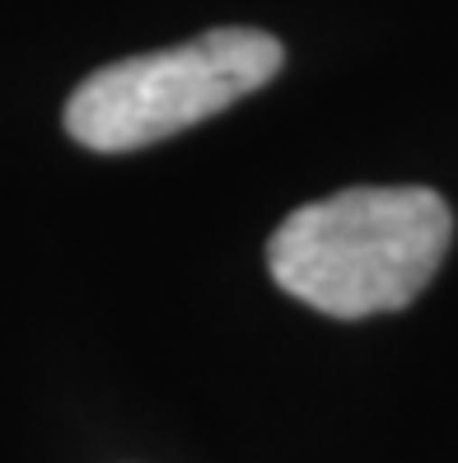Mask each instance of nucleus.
Instances as JSON below:
<instances>
[{"mask_svg":"<svg viewBox=\"0 0 458 463\" xmlns=\"http://www.w3.org/2000/svg\"><path fill=\"white\" fill-rule=\"evenodd\" d=\"M281 61L285 52L272 33L210 29L192 43L94 71L66 103V131L85 150H141L248 99L281 71Z\"/></svg>","mask_w":458,"mask_h":463,"instance_id":"f03ea898","label":"nucleus"},{"mask_svg":"<svg viewBox=\"0 0 458 463\" xmlns=\"http://www.w3.org/2000/svg\"><path fill=\"white\" fill-rule=\"evenodd\" d=\"M453 215L430 187H346L290 211L266 243L285 295L328 318L393 314L440 271Z\"/></svg>","mask_w":458,"mask_h":463,"instance_id":"f257e3e1","label":"nucleus"}]
</instances>
